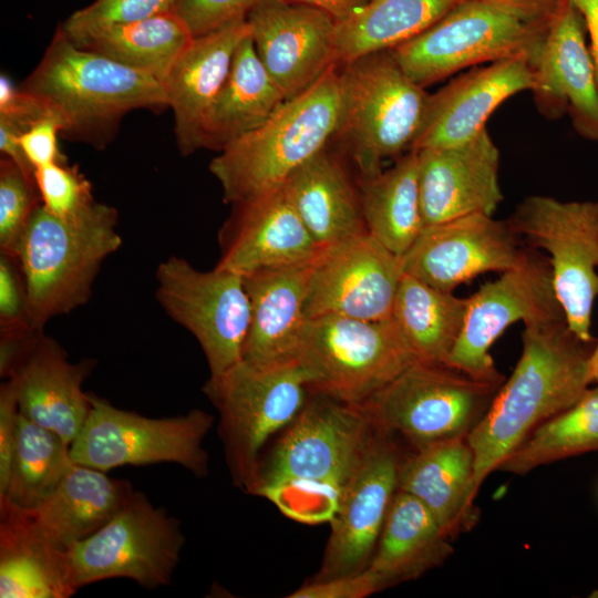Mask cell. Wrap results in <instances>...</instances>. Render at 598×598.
Here are the masks:
<instances>
[{
    "mask_svg": "<svg viewBox=\"0 0 598 598\" xmlns=\"http://www.w3.org/2000/svg\"><path fill=\"white\" fill-rule=\"evenodd\" d=\"M184 544L179 520L134 489L109 523L66 550L72 584L79 590L127 578L147 589L167 586Z\"/></svg>",
    "mask_w": 598,
    "mask_h": 598,
    "instance_id": "obj_12",
    "label": "cell"
},
{
    "mask_svg": "<svg viewBox=\"0 0 598 598\" xmlns=\"http://www.w3.org/2000/svg\"><path fill=\"white\" fill-rule=\"evenodd\" d=\"M359 195L368 233L402 257L425 227L420 202L417 152L409 151L390 168L361 177Z\"/></svg>",
    "mask_w": 598,
    "mask_h": 598,
    "instance_id": "obj_33",
    "label": "cell"
},
{
    "mask_svg": "<svg viewBox=\"0 0 598 598\" xmlns=\"http://www.w3.org/2000/svg\"><path fill=\"white\" fill-rule=\"evenodd\" d=\"M530 246L549 255L553 286L567 323L584 341L598 296V203L561 202L534 195L507 219Z\"/></svg>",
    "mask_w": 598,
    "mask_h": 598,
    "instance_id": "obj_13",
    "label": "cell"
},
{
    "mask_svg": "<svg viewBox=\"0 0 598 598\" xmlns=\"http://www.w3.org/2000/svg\"><path fill=\"white\" fill-rule=\"evenodd\" d=\"M416 152L425 226L477 213L493 216L503 194L499 152L486 127L465 143Z\"/></svg>",
    "mask_w": 598,
    "mask_h": 598,
    "instance_id": "obj_22",
    "label": "cell"
},
{
    "mask_svg": "<svg viewBox=\"0 0 598 598\" xmlns=\"http://www.w3.org/2000/svg\"><path fill=\"white\" fill-rule=\"evenodd\" d=\"M585 18L590 35V53L598 83V0H571Z\"/></svg>",
    "mask_w": 598,
    "mask_h": 598,
    "instance_id": "obj_50",
    "label": "cell"
},
{
    "mask_svg": "<svg viewBox=\"0 0 598 598\" xmlns=\"http://www.w3.org/2000/svg\"><path fill=\"white\" fill-rule=\"evenodd\" d=\"M377 430L359 405L311 393L247 493L302 524L330 523Z\"/></svg>",
    "mask_w": 598,
    "mask_h": 598,
    "instance_id": "obj_1",
    "label": "cell"
},
{
    "mask_svg": "<svg viewBox=\"0 0 598 598\" xmlns=\"http://www.w3.org/2000/svg\"><path fill=\"white\" fill-rule=\"evenodd\" d=\"M35 181L41 204L56 216H73L95 202L90 182L66 161L37 168Z\"/></svg>",
    "mask_w": 598,
    "mask_h": 598,
    "instance_id": "obj_40",
    "label": "cell"
},
{
    "mask_svg": "<svg viewBox=\"0 0 598 598\" xmlns=\"http://www.w3.org/2000/svg\"><path fill=\"white\" fill-rule=\"evenodd\" d=\"M339 71L287 100L262 125L231 141L209 163L225 203L236 204L277 189L303 163L324 150L337 132Z\"/></svg>",
    "mask_w": 598,
    "mask_h": 598,
    "instance_id": "obj_5",
    "label": "cell"
},
{
    "mask_svg": "<svg viewBox=\"0 0 598 598\" xmlns=\"http://www.w3.org/2000/svg\"><path fill=\"white\" fill-rule=\"evenodd\" d=\"M95 362H71L68 353L43 330H38L9 380L19 412L28 420L74 441L90 412V393L83 383Z\"/></svg>",
    "mask_w": 598,
    "mask_h": 598,
    "instance_id": "obj_24",
    "label": "cell"
},
{
    "mask_svg": "<svg viewBox=\"0 0 598 598\" xmlns=\"http://www.w3.org/2000/svg\"><path fill=\"white\" fill-rule=\"evenodd\" d=\"M68 37L81 48L151 74L162 83L194 40L185 22L173 10Z\"/></svg>",
    "mask_w": 598,
    "mask_h": 598,
    "instance_id": "obj_34",
    "label": "cell"
},
{
    "mask_svg": "<svg viewBox=\"0 0 598 598\" xmlns=\"http://www.w3.org/2000/svg\"><path fill=\"white\" fill-rule=\"evenodd\" d=\"M155 278L158 303L195 337L209 377L243 360L250 319L243 276L216 266L199 270L186 259L171 256L157 266Z\"/></svg>",
    "mask_w": 598,
    "mask_h": 598,
    "instance_id": "obj_14",
    "label": "cell"
},
{
    "mask_svg": "<svg viewBox=\"0 0 598 598\" xmlns=\"http://www.w3.org/2000/svg\"><path fill=\"white\" fill-rule=\"evenodd\" d=\"M117 218L114 207L96 200L69 217L42 204L34 209L14 254L33 329L86 303L103 262L122 245Z\"/></svg>",
    "mask_w": 598,
    "mask_h": 598,
    "instance_id": "obj_4",
    "label": "cell"
},
{
    "mask_svg": "<svg viewBox=\"0 0 598 598\" xmlns=\"http://www.w3.org/2000/svg\"><path fill=\"white\" fill-rule=\"evenodd\" d=\"M522 353L487 411L467 434L474 453L472 499L542 423L576 403L589 388L594 341H584L566 318L524 324Z\"/></svg>",
    "mask_w": 598,
    "mask_h": 598,
    "instance_id": "obj_2",
    "label": "cell"
},
{
    "mask_svg": "<svg viewBox=\"0 0 598 598\" xmlns=\"http://www.w3.org/2000/svg\"><path fill=\"white\" fill-rule=\"evenodd\" d=\"M248 34L244 18L195 37L172 66L163 85L182 155L205 148L213 105L227 79L235 50Z\"/></svg>",
    "mask_w": 598,
    "mask_h": 598,
    "instance_id": "obj_25",
    "label": "cell"
},
{
    "mask_svg": "<svg viewBox=\"0 0 598 598\" xmlns=\"http://www.w3.org/2000/svg\"><path fill=\"white\" fill-rule=\"evenodd\" d=\"M452 540L420 499L398 489L367 568L381 590L414 580L451 557Z\"/></svg>",
    "mask_w": 598,
    "mask_h": 598,
    "instance_id": "obj_30",
    "label": "cell"
},
{
    "mask_svg": "<svg viewBox=\"0 0 598 598\" xmlns=\"http://www.w3.org/2000/svg\"><path fill=\"white\" fill-rule=\"evenodd\" d=\"M530 252L507 220L477 213L425 226L401 260L405 274L453 292L478 275L522 266Z\"/></svg>",
    "mask_w": 598,
    "mask_h": 598,
    "instance_id": "obj_17",
    "label": "cell"
},
{
    "mask_svg": "<svg viewBox=\"0 0 598 598\" xmlns=\"http://www.w3.org/2000/svg\"><path fill=\"white\" fill-rule=\"evenodd\" d=\"M463 0H370L337 22L340 64L392 50L425 31Z\"/></svg>",
    "mask_w": 598,
    "mask_h": 598,
    "instance_id": "obj_36",
    "label": "cell"
},
{
    "mask_svg": "<svg viewBox=\"0 0 598 598\" xmlns=\"http://www.w3.org/2000/svg\"><path fill=\"white\" fill-rule=\"evenodd\" d=\"M566 318L556 297L549 258L532 251L515 269L502 272L468 297L464 328L448 364L468 375L503 383L489 354L492 344L513 323Z\"/></svg>",
    "mask_w": 598,
    "mask_h": 598,
    "instance_id": "obj_15",
    "label": "cell"
},
{
    "mask_svg": "<svg viewBox=\"0 0 598 598\" xmlns=\"http://www.w3.org/2000/svg\"><path fill=\"white\" fill-rule=\"evenodd\" d=\"M590 597H598V590L594 591Z\"/></svg>",
    "mask_w": 598,
    "mask_h": 598,
    "instance_id": "obj_52",
    "label": "cell"
},
{
    "mask_svg": "<svg viewBox=\"0 0 598 598\" xmlns=\"http://www.w3.org/2000/svg\"><path fill=\"white\" fill-rule=\"evenodd\" d=\"M579 10L570 0L550 22L529 58L538 110L555 118L568 112L575 131L598 144V83Z\"/></svg>",
    "mask_w": 598,
    "mask_h": 598,
    "instance_id": "obj_20",
    "label": "cell"
},
{
    "mask_svg": "<svg viewBox=\"0 0 598 598\" xmlns=\"http://www.w3.org/2000/svg\"><path fill=\"white\" fill-rule=\"evenodd\" d=\"M468 298L403 274L391 319L421 361L448 364L462 333Z\"/></svg>",
    "mask_w": 598,
    "mask_h": 598,
    "instance_id": "obj_35",
    "label": "cell"
},
{
    "mask_svg": "<svg viewBox=\"0 0 598 598\" xmlns=\"http://www.w3.org/2000/svg\"><path fill=\"white\" fill-rule=\"evenodd\" d=\"M21 89L43 103L62 133L95 146L109 142L128 112L168 106L161 81L79 47L61 25Z\"/></svg>",
    "mask_w": 598,
    "mask_h": 598,
    "instance_id": "obj_3",
    "label": "cell"
},
{
    "mask_svg": "<svg viewBox=\"0 0 598 598\" xmlns=\"http://www.w3.org/2000/svg\"><path fill=\"white\" fill-rule=\"evenodd\" d=\"M502 384L419 360L359 406L377 431L400 434L417 448L467 435Z\"/></svg>",
    "mask_w": 598,
    "mask_h": 598,
    "instance_id": "obj_9",
    "label": "cell"
},
{
    "mask_svg": "<svg viewBox=\"0 0 598 598\" xmlns=\"http://www.w3.org/2000/svg\"><path fill=\"white\" fill-rule=\"evenodd\" d=\"M176 0H95L73 12L62 24L70 37L92 30L136 22L171 11Z\"/></svg>",
    "mask_w": 598,
    "mask_h": 598,
    "instance_id": "obj_41",
    "label": "cell"
},
{
    "mask_svg": "<svg viewBox=\"0 0 598 598\" xmlns=\"http://www.w3.org/2000/svg\"><path fill=\"white\" fill-rule=\"evenodd\" d=\"M41 204L37 181L10 158L0 159V252L14 257L21 235Z\"/></svg>",
    "mask_w": 598,
    "mask_h": 598,
    "instance_id": "obj_39",
    "label": "cell"
},
{
    "mask_svg": "<svg viewBox=\"0 0 598 598\" xmlns=\"http://www.w3.org/2000/svg\"><path fill=\"white\" fill-rule=\"evenodd\" d=\"M282 188L320 248L368 231L359 190L341 162L326 148L298 167Z\"/></svg>",
    "mask_w": 598,
    "mask_h": 598,
    "instance_id": "obj_29",
    "label": "cell"
},
{
    "mask_svg": "<svg viewBox=\"0 0 598 598\" xmlns=\"http://www.w3.org/2000/svg\"><path fill=\"white\" fill-rule=\"evenodd\" d=\"M51 115L33 94L17 87L8 76H0V120L25 132L37 122Z\"/></svg>",
    "mask_w": 598,
    "mask_h": 598,
    "instance_id": "obj_45",
    "label": "cell"
},
{
    "mask_svg": "<svg viewBox=\"0 0 598 598\" xmlns=\"http://www.w3.org/2000/svg\"><path fill=\"white\" fill-rule=\"evenodd\" d=\"M246 21L256 51L287 100L340 64L336 20L319 9L259 0Z\"/></svg>",
    "mask_w": 598,
    "mask_h": 598,
    "instance_id": "obj_19",
    "label": "cell"
},
{
    "mask_svg": "<svg viewBox=\"0 0 598 598\" xmlns=\"http://www.w3.org/2000/svg\"><path fill=\"white\" fill-rule=\"evenodd\" d=\"M474 453L467 435L433 442L403 455L398 489L420 499L454 539L478 519L472 499Z\"/></svg>",
    "mask_w": 598,
    "mask_h": 598,
    "instance_id": "obj_27",
    "label": "cell"
},
{
    "mask_svg": "<svg viewBox=\"0 0 598 598\" xmlns=\"http://www.w3.org/2000/svg\"><path fill=\"white\" fill-rule=\"evenodd\" d=\"M336 137L361 173L372 176L384 161L411 150L430 94L399 65L391 50L343 63Z\"/></svg>",
    "mask_w": 598,
    "mask_h": 598,
    "instance_id": "obj_6",
    "label": "cell"
},
{
    "mask_svg": "<svg viewBox=\"0 0 598 598\" xmlns=\"http://www.w3.org/2000/svg\"><path fill=\"white\" fill-rule=\"evenodd\" d=\"M310 391L360 405L419 358L390 319L308 318L297 357Z\"/></svg>",
    "mask_w": 598,
    "mask_h": 598,
    "instance_id": "obj_8",
    "label": "cell"
},
{
    "mask_svg": "<svg viewBox=\"0 0 598 598\" xmlns=\"http://www.w3.org/2000/svg\"><path fill=\"white\" fill-rule=\"evenodd\" d=\"M589 380L590 383L598 381V340H596L592 352L589 358Z\"/></svg>",
    "mask_w": 598,
    "mask_h": 598,
    "instance_id": "obj_51",
    "label": "cell"
},
{
    "mask_svg": "<svg viewBox=\"0 0 598 598\" xmlns=\"http://www.w3.org/2000/svg\"><path fill=\"white\" fill-rule=\"evenodd\" d=\"M74 464L70 444L19 412L4 501L24 509L40 505Z\"/></svg>",
    "mask_w": 598,
    "mask_h": 598,
    "instance_id": "obj_37",
    "label": "cell"
},
{
    "mask_svg": "<svg viewBox=\"0 0 598 598\" xmlns=\"http://www.w3.org/2000/svg\"><path fill=\"white\" fill-rule=\"evenodd\" d=\"M548 27L522 21L480 0H463L391 52L402 70L425 87L470 66L515 56L529 60Z\"/></svg>",
    "mask_w": 598,
    "mask_h": 598,
    "instance_id": "obj_11",
    "label": "cell"
},
{
    "mask_svg": "<svg viewBox=\"0 0 598 598\" xmlns=\"http://www.w3.org/2000/svg\"><path fill=\"white\" fill-rule=\"evenodd\" d=\"M522 21L549 25L570 0H480Z\"/></svg>",
    "mask_w": 598,
    "mask_h": 598,
    "instance_id": "obj_48",
    "label": "cell"
},
{
    "mask_svg": "<svg viewBox=\"0 0 598 598\" xmlns=\"http://www.w3.org/2000/svg\"><path fill=\"white\" fill-rule=\"evenodd\" d=\"M60 132L59 122L49 115L20 135L24 154L35 169L55 162L66 161L58 147Z\"/></svg>",
    "mask_w": 598,
    "mask_h": 598,
    "instance_id": "obj_46",
    "label": "cell"
},
{
    "mask_svg": "<svg viewBox=\"0 0 598 598\" xmlns=\"http://www.w3.org/2000/svg\"><path fill=\"white\" fill-rule=\"evenodd\" d=\"M286 101L261 62L249 32L236 48L227 79L213 105L205 148L221 151L262 125Z\"/></svg>",
    "mask_w": 598,
    "mask_h": 598,
    "instance_id": "obj_32",
    "label": "cell"
},
{
    "mask_svg": "<svg viewBox=\"0 0 598 598\" xmlns=\"http://www.w3.org/2000/svg\"><path fill=\"white\" fill-rule=\"evenodd\" d=\"M259 0H176L173 11L193 37H200L246 18Z\"/></svg>",
    "mask_w": 598,
    "mask_h": 598,
    "instance_id": "obj_43",
    "label": "cell"
},
{
    "mask_svg": "<svg viewBox=\"0 0 598 598\" xmlns=\"http://www.w3.org/2000/svg\"><path fill=\"white\" fill-rule=\"evenodd\" d=\"M19 408L13 386L6 380L0 386V495L4 493L17 436Z\"/></svg>",
    "mask_w": 598,
    "mask_h": 598,
    "instance_id": "obj_47",
    "label": "cell"
},
{
    "mask_svg": "<svg viewBox=\"0 0 598 598\" xmlns=\"http://www.w3.org/2000/svg\"><path fill=\"white\" fill-rule=\"evenodd\" d=\"M291 3L305 4L331 16L336 22H340L358 12L370 0H281Z\"/></svg>",
    "mask_w": 598,
    "mask_h": 598,
    "instance_id": "obj_49",
    "label": "cell"
},
{
    "mask_svg": "<svg viewBox=\"0 0 598 598\" xmlns=\"http://www.w3.org/2000/svg\"><path fill=\"white\" fill-rule=\"evenodd\" d=\"M35 330L28 311L24 279L16 257L0 252V336Z\"/></svg>",
    "mask_w": 598,
    "mask_h": 598,
    "instance_id": "obj_42",
    "label": "cell"
},
{
    "mask_svg": "<svg viewBox=\"0 0 598 598\" xmlns=\"http://www.w3.org/2000/svg\"><path fill=\"white\" fill-rule=\"evenodd\" d=\"M534 87L525 56L474 68L430 94L420 132L410 151L465 143L486 127L491 114L507 99Z\"/></svg>",
    "mask_w": 598,
    "mask_h": 598,
    "instance_id": "obj_23",
    "label": "cell"
},
{
    "mask_svg": "<svg viewBox=\"0 0 598 598\" xmlns=\"http://www.w3.org/2000/svg\"><path fill=\"white\" fill-rule=\"evenodd\" d=\"M203 392L219 414L218 433L233 482L247 492L265 445L306 405L310 374L298 359L272 363L243 359L209 377Z\"/></svg>",
    "mask_w": 598,
    "mask_h": 598,
    "instance_id": "obj_7",
    "label": "cell"
},
{
    "mask_svg": "<svg viewBox=\"0 0 598 598\" xmlns=\"http://www.w3.org/2000/svg\"><path fill=\"white\" fill-rule=\"evenodd\" d=\"M312 262L244 276L250 319L243 359L259 363L296 360L307 322Z\"/></svg>",
    "mask_w": 598,
    "mask_h": 598,
    "instance_id": "obj_26",
    "label": "cell"
},
{
    "mask_svg": "<svg viewBox=\"0 0 598 598\" xmlns=\"http://www.w3.org/2000/svg\"><path fill=\"white\" fill-rule=\"evenodd\" d=\"M392 436L375 432L329 523L330 535L315 579L354 574L368 567L398 492L403 455Z\"/></svg>",
    "mask_w": 598,
    "mask_h": 598,
    "instance_id": "obj_18",
    "label": "cell"
},
{
    "mask_svg": "<svg viewBox=\"0 0 598 598\" xmlns=\"http://www.w3.org/2000/svg\"><path fill=\"white\" fill-rule=\"evenodd\" d=\"M381 591L379 581L368 569L354 574L315 579L288 595L289 598H364Z\"/></svg>",
    "mask_w": 598,
    "mask_h": 598,
    "instance_id": "obj_44",
    "label": "cell"
},
{
    "mask_svg": "<svg viewBox=\"0 0 598 598\" xmlns=\"http://www.w3.org/2000/svg\"><path fill=\"white\" fill-rule=\"evenodd\" d=\"M133 491L126 480L74 462L53 492L27 511L44 538L66 551L109 523Z\"/></svg>",
    "mask_w": 598,
    "mask_h": 598,
    "instance_id": "obj_28",
    "label": "cell"
},
{
    "mask_svg": "<svg viewBox=\"0 0 598 598\" xmlns=\"http://www.w3.org/2000/svg\"><path fill=\"white\" fill-rule=\"evenodd\" d=\"M86 421L70 445L75 463L107 472L124 465L175 463L197 477L209 471L203 442L214 424L207 412L193 409L169 417L125 411L90 393Z\"/></svg>",
    "mask_w": 598,
    "mask_h": 598,
    "instance_id": "obj_10",
    "label": "cell"
},
{
    "mask_svg": "<svg viewBox=\"0 0 598 598\" xmlns=\"http://www.w3.org/2000/svg\"><path fill=\"white\" fill-rule=\"evenodd\" d=\"M233 206L219 233L221 255L216 267L244 277L309 265L321 252L282 186Z\"/></svg>",
    "mask_w": 598,
    "mask_h": 598,
    "instance_id": "obj_21",
    "label": "cell"
},
{
    "mask_svg": "<svg viewBox=\"0 0 598 598\" xmlns=\"http://www.w3.org/2000/svg\"><path fill=\"white\" fill-rule=\"evenodd\" d=\"M76 591L66 551L44 538L27 509L0 502V597L69 598Z\"/></svg>",
    "mask_w": 598,
    "mask_h": 598,
    "instance_id": "obj_31",
    "label": "cell"
},
{
    "mask_svg": "<svg viewBox=\"0 0 598 598\" xmlns=\"http://www.w3.org/2000/svg\"><path fill=\"white\" fill-rule=\"evenodd\" d=\"M403 274L401 257L368 231L323 248L311 266L306 315L390 319Z\"/></svg>",
    "mask_w": 598,
    "mask_h": 598,
    "instance_id": "obj_16",
    "label": "cell"
},
{
    "mask_svg": "<svg viewBox=\"0 0 598 598\" xmlns=\"http://www.w3.org/2000/svg\"><path fill=\"white\" fill-rule=\"evenodd\" d=\"M568 409L538 425L501 464L525 475L538 466L598 451V381Z\"/></svg>",
    "mask_w": 598,
    "mask_h": 598,
    "instance_id": "obj_38",
    "label": "cell"
}]
</instances>
